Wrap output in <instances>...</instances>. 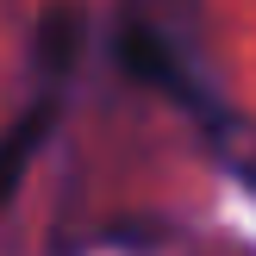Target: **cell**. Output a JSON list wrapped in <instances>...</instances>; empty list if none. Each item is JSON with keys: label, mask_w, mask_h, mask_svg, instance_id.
<instances>
[{"label": "cell", "mask_w": 256, "mask_h": 256, "mask_svg": "<svg viewBox=\"0 0 256 256\" xmlns=\"http://www.w3.org/2000/svg\"><path fill=\"white\" fill-rule=\"evenodd\" d=\"M50 125H56V94H44V100H32V106L19 112V119L0 132V212L19 200V188H25V175H32V162H38V150H44V138H50Z\"/></svg>", "instance_id": "6da1fadb"}, {"label": "cell", "mask_w": 256, "mask_h": 256, "mask_svg": "<svg viewBox=\"0 0 256 256\" xmlns=\"http://www.w3.org/2000/svg\"><path fill=\"white\" fill-rule=\"evenodd\" d=\"M112 50H119V62L138 75V82L162 88V94H175V100H200V94H194V82L182 75V62L169 56V44H162L150 25H138V19H132V25L119 32V44H112Z\"/></svg>", "instance_id": "7a4b0ae2"}, {"label": "cell", "mask_w": 256, "mask_h": 256, "mask_svg": "<svg viewBox=\"0 0 256 256\" xmlns=\"http://www.w3.org/2000/svg\"><path fill=\"white\" fill-rule=\"evenodd\" d=\"M32 44H38V50H32L38 69H50V75L69 69L75 50H82V12H75V6H50L44 19H38V38H32Z\"/></svg>", "instance_id": "3957f363"}]
</instances>
